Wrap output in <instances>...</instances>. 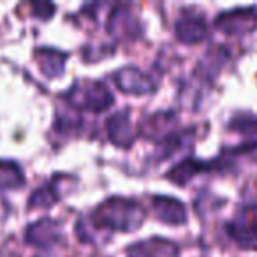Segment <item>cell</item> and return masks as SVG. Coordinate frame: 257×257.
I'll return each instance as SVG.
<instances>
[{"mask_svg":"<svg viewBox=\"0 0 257 257\" xmlns=\"http://www.w3.org/2000/svg\"><path fill=\"white\" fill-rule=\"evenodd\" d=\"M152 206H154V213L159 220L166 222V224L178 225L183 224L187 218L185 206L180 203L175 197H155L152 201Z\"/></svg>","mask_w":257,"mask_h":257,"instance_id":"9","label":"cell"},{"mask_svg":"<svg viewBox=\"0 0 257 257\" xmlns=\"http://www.w3.org/2000/svg\"><path fill=\"white\" fill-rule=\"evenodd\" d=\"M107 30L116 37H136L138 25L134 22L133 13H128L125 6H118L109 16Z\"/></svg>","mask_w":257,"mask_h":257,"instance_id":"11","label":"cell"},{"mask_svg":"<svg viewBox=\"0 0 257 257\" xmlns=\"http://www.w3.org/2000/svg\"><path fill=\"white\" fill-rule=\"evenodd\" d=\"M39 65L41 71L48 76L62 74L65 65V57L55 50H41L39 51Z\"/></svg>","mask_w":257,"mask_h":257,"instance_id":"13","label":"cell"},{"mask_svg":"<svg viewBox=\"0 0 257 257\" xmlns=\"http://www.w3.org/2000/svg\"><path fill=\"white\" fill-rule=\"evenodd\" d=\"M67 100L72 107L83 111H106L113 104V93L106 85L95 81L76 83L67 93Z\"/></svg>","mask_w":257,"mask_h":257,"instance_id":"2","label":"cell"},{"mask_svg":"<svg viewBox=\"0 0 257 257\" xmlns=\"http://www.w3.org/2000/svg\"><path fill=\"white\" fill-rule=\"evenodd\" d=\"M60 227L51 218H43V220L36 222L27 231V241L36 246H41V248H50L55 243L60 241Z\"/></svg>","mask_w":257,"mask_h":257,"instance_id":"6","label":"cell"},{"mask_svg":"<svg viewBox=\"0 0 257 257\" xmlns=\"http://www.w3.org/2000/svg\"><path fill=\"white\" fill-rule=\"evenodd\" d=\"M116 86L125 93H136V95H145V93H152L155 90V83L145 72L138 71L134 67L121 69L120 72L113 76Z\"/></svg>","mask_w":257,"mask_h":257,"instance_id":"4","label":"cell"},{"mask_svg":"<svg viewBox=\"0 0 257 257\" xmlns=\"http://www.w3.org/2000/svg\"><path fill=\"white\" fill-rule=\"evenodd\" d=\"M127 257H178V246L162 238L140 241L128 248Z\"/></svg>","mask_w":257,"mask_h":257,"instance_id":"7","label":"cell"},{"mask_svg":"<svg viewBox=\"0 0 257 257\" xmlns=\"http://www.w3.org/2000/svg\"><path fill=\"white\" fill-rule=\"evenodd\" d=\"M107 134L111 141L120 147H128L134 140V127L131 123V116L127 111H118L107 120Z\"/></svg>","mask_w":257,"mask_h":257,"instance_id":"10","label":"cell"},{"mask_svg":"<svg viewBox=\"0 0 257 257\" xmlns=\"http://www.w3.org/2000/svg\"><path fill=\"white\" fill-rule=\"evenodd\" d=\"M231 128L245 136H253L257 134V118L252 114H236L231 121Z\"/></svg>","mask_w":257,"mask_h":257,"instance_id":"16","label":"cell"},{"mask_svg":"<svg viewBox=\"0 0 257 257\" xmlns=\"http://www.w3.org/2000/svg\"><path fill=\"white\" fill-rule=\"evenodd\" d=\"M229 234L246 248H257V210L241 213L232 224H229Z\"/></svg>","mask_w":257,"mask_h":257,"instance_id":"5","label":"cell"},{"mask_svg":"<svg viewBox=\"0 0 257 257\" xmlns=\"http://www.w3.org/2000/svg\"><path fill=\"white\" fill-rule=\"evenodd\" d=\"M208 168H210V164H203V162H199V161L187 159V161H183L182 164L173 168V171L169 173L168 176L173 180V182H176V185H185L194 175H197V173H201V171H206Z\"/></svg>","mask_w":257,"mask_h":257,"instance_id":"12","label":"cell"},{"mask_svg":"<svg viewBox=\"0 0 257 257\" xmlns=\"http://www.w3.org/2000/svg\"><path fill=\"white\" fill-rule=\"evenodd\" d=\"M176 36L182 43L194 44L201 43L208 37V27L203 16L187 15L182 16L176 23Z\"/></svg>","mask_w":257,"mask_h":257,"instance_id":"8","label":"cell"},{"mask_svg":"<svg viewBox=\"0 0 257 257\" xmlns=\"http://www.w3.org/2000/svg\"><path fill=\"white\" fill-rule=\"evenodd\" d=\"M215 25L218 30L231 36H241V34L252 32L257 27V13L255 9H234V11L222 13L217 20Z\"/></svg>","mask_w":257,"mask_h":257,"instance_id":"3","label":"cell"},{"mask_svg":"<svg viewBox=\"0 0 257 257\" xmlns=\"http://www.w3.org/2000/svg\"><path fill=\"white\" fill-rule=\"evenodd\" d=\"M23 175L15 162H0V189H18L23 185Z\"/></svg>","mask_w":257,"mask_h":257,"instance_id":"14","label":"cell"},{"mask_svg":"<svg viewBox=\"0 0 257 257\" xmlns=\"http://www.w3.org/2000/svg\"><path fill=\"white\" fill-rule=\"evenodd\" d=\"M58 199V192L53 187H41L30 197V208H50Z\"/></svg>","mask_w":257,"mask_h":257,"instance_id":"15","label":"cell"},{"mask_svg":"<svg viewBox=\"0 0 257 257\" xmlns=\"http://www.w3.org/2000/svg\"><path fill=\"white\" fill-rule=\"evenodd\" d=\"M145 211L133 199L113 197L100 204L93 213V225L111 231H134L145 220Z\"/></svg>","mask_w":257,"mask_h":257,"instance_id":"1","label":"cell"}]
</instances>
